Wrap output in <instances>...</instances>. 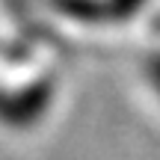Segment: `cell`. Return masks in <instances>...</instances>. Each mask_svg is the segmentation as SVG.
I'll return each instance as SVG.
<instances>
[{
  "label": "cell",
  "instance_id": "obj_1",
  "mask_svg": "<svg viewBox=\"0 0 160 160\" xmlns=\"http://www.w3.org/2000/svg\"><path fill=\"white\" fill-rule=\"evenodd\" d=\"M48 95H51V86H33L27 89L24 95H15V98H6L0 101V119L9 122V125H30L33 119H39V113L48 107Z\"/></svg>",
  "mask_w": 160,
  "mask_h": 160
}]
</instances>
